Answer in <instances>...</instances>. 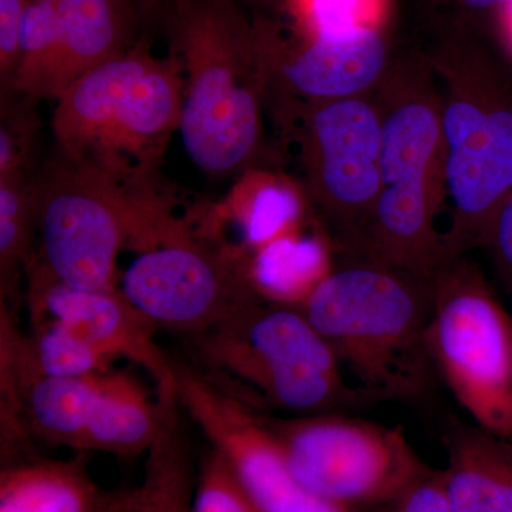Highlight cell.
<instances>
[{
    "instance_id": "9a60e30c",
    "label": "cell",
    "mask_w": 512,
    "mask_h": 512,
    "mask_svg": "<svg viewBox=\"0 0 512 512\" xmlns=\"http://www.w3.org/2000/svg\"><path fill=\"white\" fill-rule=\"evenodd\" d=\"M453 512H512V439L448 414L441 427Z\"/></svg>"
},
{
    "instance_id": "2e32d148",
    "label": "cell",
    "mask_w": 512,
    "mask_h": 512,
    "mask_svg": "<svg viewBox=\"0 0 512 512\" xmlns=\"http://www.w3.org/2000/svg\"><path fill=\"white\" fill-rule=\"evenodd\" d=\"M56 99L83 74L127 53L141 20L133 0H57Z\"/></svg>"
},
{
    "instance_id": "7a4b0ae2",
    "label": "cell",
    "mask_w": 512,
    "mask_h": 512,
    "mask_svg": "<svg viewBox=\"0 0 512 512\" xmlns=\"http://www.w3.org/2000/svg\"><path fill=\"white\" fill-rule=\"evenodd\" d=\"M173 53L184 70L180 134L208 174L251 170L264 144L268 80L254 19L239 0H171Z\"/></svg>"
},
{
    "instance_id": "4fadbf2b",
    "label": "cell",
    "mask_w": 512,
    "mask_h": 512,
    "mask_svg": "<svg viewBox=\"0 0 512 512\" xmlns=\"http://www.w3.org/2000/svg\"><path fill=\"white\" fill-rule=\"evenodd\" d=\"M254 23L268 101H274L278 110L291 99L303 101L301 110L372 93L394 57L382 30L373 25L293 40L274 19L256 15Z\"/></svg>"
},
{
    "instance_id": "e0dca14e",
    "label": "cell",
    "mask_w": 512,
    "mask_h": 512,
    "mask_svg": "<svg viewBox=\"0 0 512 512\" xmlns=\"http://www.w3.org/2000/svg\"><path fill=\"white\" fill-rule=\"evenodd\" d=\"M123 495L94 483L84 453L72 460L30 458L0 471V512H110Z\"/></svg>"
},
{
    "instance_id": "8fae6325",
    "label": "cell",
    "mask_w": 512,
    "mask_h": 512,
    "mask_svg": "<svg viewBox=\"0 0 512 512\" xmlns=\"http://www.w3.org/2000/svg\"><path fill=\"white\" fill-rule=\"evenodd\" d=\"M121 292L158 328L190 338L265 301L249 275L247 255L215 249L178 224L128 266Z\"/></svg>"
},
{
    "instance_id": "484cf974",
    "label": "cell",
    "mask_w": 512,
    "mask_h": 512,
    "mask_svg": "<svg viewBox=\"0 0 512 512\" xmlns=\"http://www.w3.org/2000/svg\"><path fill=\"white\" fill-rule=\"evenodd\" d=\"M377 512H453L444 470L427 468L387 503L380 505Z\"/></svg>"
},
{
    "instance_id": "d4e9b609",
    "label": "cell",
    "mask_w": 512,
    "mask_h": 512,
    "mask_svg": "<svg viewBox=\"0 0 512 512\" xmlns=\"http://www.w3.org/2000/svg\"><path fill=\"white\" fill-rule=\"evenodd\" d=\"M370 0H296L291 13L298 23L299 37L316 33L345 32L357 26H372L367 22Z\"/></svg>"
},
{
    "instance_id": "7402d4cb",
    "label": "cell",
    "mask_w": 512,
    "mask_h": 512,
    "mask_svg": "<svg viewBox=\"0 0 512 512\" xmlns=\"http://www.w3.org/2000/svg\"><path fill=\"white\" fill-rule=\"evenodd\" d=\"M57 57V0H30L23 19L19 66L9 94H18L33 103L55 100Z\"/></svg>"
},
{
    "instance_id": "d6a6232c",
    "label": "cell",
    "mask_w": 512,
    "mask_h": 512,
    "mask_svg": "<svg viewBox=\"0 0 512 512\" xmlns=\"http://www.w3.org/2000/svg\"><path fill=\"white\" fill-rule=\"evenodd\" d=\"M437 2H443V0H437Z\"/></svg>"
},
{
    "instance_id": "1f68e13d",
    "label": "cell",
    "mask_w": 512,
    "mask_h": 512,
    "mask_svg": "<svg viewBox=\"0 0 512 512\" xmlns=\"http://www.w3.org/2000/svg\"><path fill=\"white\" fill-rule=\"evenodd\" d=\"M505 25H507L508 33H510V37L512 40V0L508 5H505L503 8Z\"/></svg>"
},
{
    "instance_id": "5b68a950",
    "label": "cell",
    "mask_w": 512,
    "mask_h": 512,
    "mask_svg": "<svg viewBox=\"0 0 512 512\" xmlns=\"http://www.w3.org/2000/svg\"><path fill=\"white\" fill-rule=\"evenodd\" d=\"M424 55L436 77L446 143L448 261L490 247L512 192V103L490 57L463 23L437 30Z\"/></svg>"
},
{
    "instance_id": "9c48e42d",
    "label": "cell",
    "mask_w": 512,
    "mask_h": 512,
    "mask_svg": "<svg viewBox=\"0 0 512 512\" xmlns=\"http://www.w3.org/2000/svg\"><path fill=\"white\" fill-rule=\"evenodd\" d=\"M265 420L296 480L348 510L379 508L430 467L402 426L345 413Z\"/></svg>"
},
{
    "instance_id": "52a82bcc",
    "label": "cell",
    "mask_w": 512,
    "mask_h": 512,
    "mask_svg": "<svg viewBox=\"0 0 512 512\" xmlns=\"http://www.w3.org/2000/svg\"><path fill=\"white\" fill-rule=\"evenodd\" d=\"M158 204L60 154L33 178L40 259L29 272L79 291H111L124 244L146 249L173 221Z\"/></svg>"
},
{
    "instance_id": "ba28073f",
    "label": "cell",
    "mask_w": 512,
    "mask_h": 512,
    "mask_svg": "<svg viewBox=\"0 0 512 512\" xmlns=\"http://www.w3.org/2000/svg\"><path fill=\"white\" fill-rule=\"evenodd\" d=\"M431 362L471 421L512 439V316L466 255L431 282Z\"/></svg>"
},
{
    "instance_id": "8992f818",
    "label": "cell",
    "mask_w": 512,
    "mask_h": 512,
    "mask_svg": "<svg viewBox=\"0 0 512 512\" xmlns=\"http://www.w3.org/2000/svg\"><path fill=\"white\" fill-rule=\"evenodd\" d=\"M190 339L208 375L256 407L313 416L373 404L299 308L261 301Z\"/></svg>"
},
{
    "instance_id": "d6986e66",
    "label": "cell",
    "mask_w": 512,
    "mask_h": 512,
    "mask_svg": "<svg viewBox=\"0 0 512 512\" xmlns=\"http://www.w3.org/2000/svg\"><path fill=\"white\" fill-rule=\"evenodd\" d=\"M332 239L301 228L274 239L249 256V275L268 302L301 308L333 271Z\"/></svg>"
},
{
    "instance_id": "7c38bea8",
    "label": "cell",
    "mask_w": 512,
    "mask_h": 512,
    "mask_svg": "<svg viewBox=\"0 0 512 512\" xmlns=\"http://www.w3.org/2000/svg\"><path fill=\"white\" fill-rule=\"evenodd\" d=\"M177 402L227 458L261 512H352L303 487L259 407L205 373L175 365Z\"/></svg>"
},
{
    "instance_id": "f546056e",
    "label": "cell",
    "mask_w": 512,
    "mask_h": 512,
    "mask_svg": "<svg viewBox=\"0 0 512 512\" xmlns=\"http://www.w3.org/2000/svg\"><path fill=\"white\" fill-rule=\"evenodd\" d=\"M511 0H460L464 8L470 10L503 9Z\"/></svg>"
},
{
    "instance_id": "83f0119b",
    "label": "cell",
    "mask_w": 512,
    "mask_h": 512,
    "mask_svg": "<svg viewBox=\"0 0 512 512\" xmlns=\"http://www.w3.org/2000/svg\"><path fill=\"white\" fill-rule=\"evenodd\" d=\"M488 248L493 249L498 271L512 296V192L501 207Z\"/></svg>"
},
{
    "instance_id": "6da1fadb",
    "label": "cell",
    "mask_w": 512,
    "mask_h": 512,
    "mask_svg": "<svg viewBox=\"0 0 512 512\" xmlns=\"http://www.w3.org/2000/svg\"><path fill=\"white\" fill-rule=\"evenodd\" d=\"M372 96L382 121L380 188L350 256L431 284L446 262L436 221L448 194L440 94L426 55L393 57Z\"/></svg>"
},
{
    "instance_id": "3957f363",
    "label": "cell",
    "mask_w": 512,
    "mask_h": 512,
    "mask_svg": "<svg viewBox=\"0 0 512 512\" xmlns=\"http://www.w3.org/2000/svg\"><path fill=\"white\" fill-rule=\"evenodd\" d=\"M299 309L370 402L424 403L436 392L426 345L431 284L349 256Z\"/></svg>"
},
{
    "instance_id": "603a6c76",
    "label": "cell",
    "mask_w": 512,
    "mask_h": 512,
    "mask_svg": "<svg viewBox=\"0 0 512 512\" xmlns=\"http://www.w3.org/2000/svg\"><path fill=\"white\" fill-rule=\"evenodd\" d=\"M170 421L150 450L143 487L124 493L110 512H191L188 508L187 466Z\"/></svg>"
},
{
    "instance_id": "277c9868",
    "label": "cell",
    "mask_w": 512,
    "mask_h": 512,
    "mask_svg": "<svg viewBox=\"0 0 512 512\" xmlns=\"http://www.w3.org/2000/svg\"><path fill=\"white\" fill-rule=\"evenodd\" d=\"M184 89L180 59L154 56L147 40H138L56 100L52 127L60 154L133 194H153L158 164L180 128Z\"/></svg>"
},
{
    "instance_id": "f1b7e54d",
    "label": "cell",
    "mask_w": 512,
    "mask_h": 512,
    "mask_svg": "<svg viewBox=\"0 0 512 512\" xmlns=\"http://www.w3.org/2000/svg\"><path fill=\"white\" fill-rule=\"evenodd\" d=\"M255 9H259V15L266 12H289L296 0H247Z\"/></svg>"
},
{
    "instance_id": "cb8c5ba5",
    "label": "cell",
    "mask_w": 512,
    "mask_h": 512,
    "mask_svg": "<svg viewBox=\"0 0 512 512\" xmlns=\"http://www.w3.org/2000/svg\"><path fill=\"white\" fill-rule=\"evenodd\" d=\"M191 512H261L220 451L202 463Z\"/></svg>"
},
{
    "instance_id": "44dd1931",
    "label": "cell",
    "mask_w": 512,
    "mask_h": 512,
    "mask_svg": "<svg viewBox=\"0 0 512 512\" xmlns=\"http://www.w3.org/2000/svg\"><path fill=\"white\" fill-rule=\"evenodd\" d=\"M247 194L239 198L235 220L244 235L245 249L255 252L274 239L301 228L305 194L275 175H255Z\"/></svg>"
},
{
    "instance_id": "ffe728a7",
    "label": "cell",
    "mask_w": 512,
    "mask_h": 512,
    "mask_svg": "<svg viewBox=\"0 0 512 512\" xmlns=\"http://www.w3.org/2000/svg\"><path fill=\"white\" fill-rule=\"evenodd\" d=\"M107 380L109 373L29 380L19 392L23 426L52 446L77 450Z\"/></svg>"
},
{
    "instance_id": "5bb4252c",
    "label": "cell",
    "mask_w": 512,
    "mask_h": 512,
    "mask_svg": "<svg viewBox=\"0 0 512 512\" xmlns=\"http://www.w3.org/2000/svg\"><path fill=\"white\" fill-rule=\"evenodd\" d=\"M29 302L35 325L47 313L109 359L143 366L156 380L158 400L177 402V373L156 342L158 325L123 292L79 291L30 274Z\"/></svg>"
},
{
    "instance_id": "4316f807",
    "label": "cell",
    "mask_w": 512,
    "mask_h": 512,
    "mask_svg": "<svg viewBox=\"0 0 512 512\" xmlns=\"http://www.w3.org/2000/svg\"><path fill=\"white\" fill-rule=\"evenodd\" d=\"M30 0H0V79L2 94L12 92L20 59L23 19Z\"/></svg>"
},
{
    "instance_id": "ac0fdd59",
    "label": "cell",
    "mask_w": 512,
    "mask_h": 512,
    "mask_svg": "<svg viewBox=\"0 0 512 512\" xmlns=\"http://www.w3.org/2000/svg\"><path fill=\"white\" fill-rule=\"evenodd\" d=\"M175 403L160 400L151 403L133 377L121 372L109 373L106 389L76 451H106L120 457L150 451L163 434Z\"/></svg>"
},
{
    "instance_id": "30bf717a",
    "label": "cell",
    "mask_w": 512,
    "mask_h": 512,
    "mask_svg": "<svg viewBox=\"0 0 512 512\" xmlns=\"http://www.w3.org/2000/svg\"><path fill=\"white\" fill-rule=\"evenodd\" d=\"M306 200L345 256L360 247L380 188L382 121L372 93L298 110Z\"/></svg>"
},
{
    "instance_id": "4dcf8cb0",
    "label": "cell",
    "mask_w": 512,
    "mask_h": 512,
    "mask_svg": "<svg viewBox=\"0 0 512 512\" xmlns=\"http://www.w3.org/2000/svg\"><path fill=\"white\" fill-rule=\"evenodd\" d=\"M133 2L137 6L138 12H140L141 19H143L144 15H153L163 6L168 9L171 0H133Z\"/></svg>"
}]
</instances>
